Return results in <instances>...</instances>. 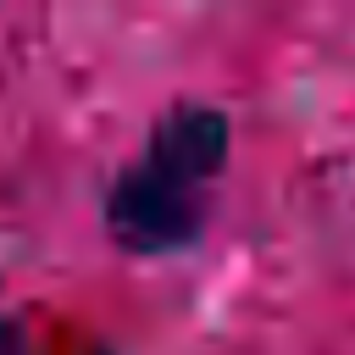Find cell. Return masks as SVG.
<instances>
[{
  "label": "cell",
  "instance_id": "6da1fadb",
  "mask_svg": "<svg viewBox=\"0 0 355 355\" xmlns=\"http://www.w3.org/2000/svg\"><path fill=\"white\" fill-rule=\"evenodd\" d=\"M227 155H233V116L200 94L172 100L105 183L100 200L105 239L139 261L194 250L211 227Z\"/></svg>",
  "mask_w": 355,
  "mask_h": 355
},
{
  "label": "cell",
  "instance_id": "7a4b0ae2",
  "mask_svg": "<svg viewBox=\"0 0 355 355\" xmlns=\"http://www.w3.org/2000/svg\"><path fill=\"white\" fill-rule=\"evenodd\" d=\"M0 355H33V344H28V327H22L17 316H0Z\"/></svg>",
  "mask_w": 355,
  "mask_h": 355
}]
</instances>
